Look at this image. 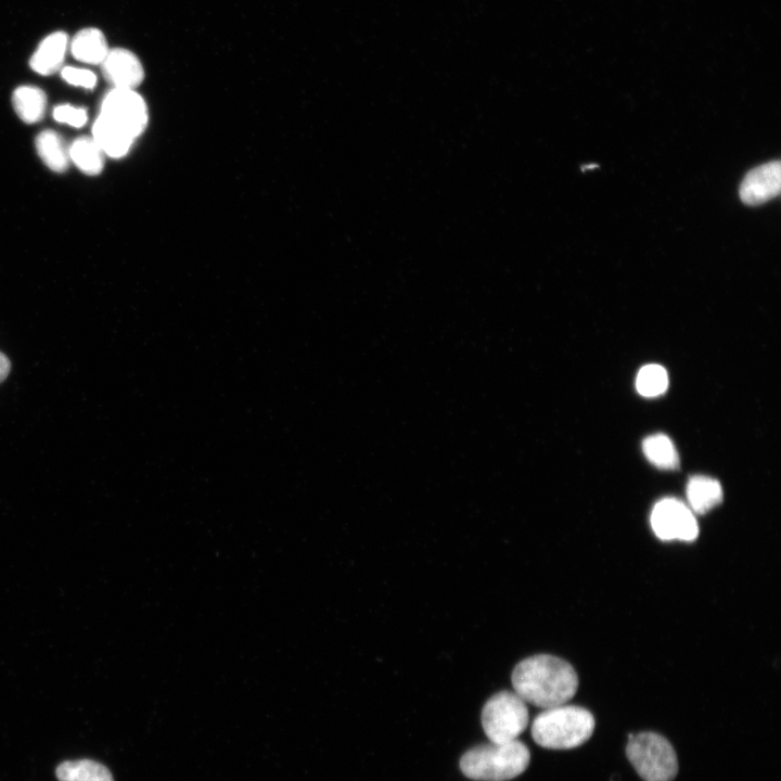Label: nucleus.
I'll use <instances>...</instances> for the list:
<instances>
[{"instance_id":"obj_19","label":"nucleus","mask_w":781,"mask_h":781,"mask_svg":"<svg viewBox=\"0 0 781 781\" xmlns=\"http://www.w3.org/2000/svg\"><path fill=\"white\" fill-rule=\"evenodd\" d=\"M637 390L645 397H656L665 393L668 387L667 371L660 364L642 367L636 379Z\"/></svg>"},{"instance_id":"obj_4","label":"nucleus","mask_w":781,"mask_h":781,"mask_svg":"<svg viewBox=\"0 0 781 781\" xmlns=\"http://www.w3.org/2000/svg\"><path fill=\"white\" fill-rule=\"evenodd\" d=\"M626 755L644 781H673L678 759L670 742L655 732L628 734Z\"/></svg>"},{"instance_id":"obj_18","label":"nucleus","mask_w":781,"mask_h":781,"mask_svg":"<svg viewBox=\"0 0 781 781\" xmlns=\"http://www.w3.org/2000/svg\"><path fill=\"white\" fill-rule=\"evenodd\" d=\"M642 450L648 460L660 469L675 470L679 466L676 447L664 434L648 436L642 443Z\"/></svg>"},{"instance_id":"obj_16","label":"nucleus","mask_w":781,"mask_h":781,"mask_svg":"<svg viewBox=\"0 0 781 781\" xmlns=\"http://www.w3.org/2000/svg\"><path fill=\"white\" fill-rule=\"evenodd\" d=\"M55 773L59 781H113L111 771L91 759L63 761Z\"/></svg>"},{"instance_id":"obj_7","label":"nucleus","mask_w":781,"mask_h":781,"mask_svg":"<svg viewBox=\"0 0 781 781\" xmlns=\"http://www.w3.org/2000/svg\"><path fill=\"white\" fill-rule=\"evenodd\" d=\"M654 534L662 540L693 541L699 525L693 511L676 498H663L655 503L650 516Z\"/></svg>"},{"instance_id":"obj_3","label":"nucleus","mask_w":781,"mask_h":781,"mask_svg":"<svg viewBox=\"0 0 781 781\" xmlns=\"http://www.w3.org/2000/svg\"><path fill=\"white\" fill-rule=\"evenodd\" d=\"M594 725V717L588 709L563 704L547 708L535 717L532 737L541 747L569 750L587 742Z\"/></svg>"},{"instance_id":"obj_10","label":"nucleus","mask_w":781,"mask_h":781,"mask_svg":"<svg viewBox=\"0 0 781 781\" xmlns=\"http://www.w3.org/2000/svg\"><path fill=\"white\" fill-rule=\"evenodd\" d=\"M68 44V36L64 31L48 35L29 60L31 69L44 76L57 72L64 62Z\"/></svg>"},{"instance_id":"obj_20","label":"nucleus","mask_w":781,"mask_h":781,"mask_svg":"<svg viewBox=\"0 0 781 781\" xmlns=\"http://www.w3.org/2000/svg\"><path fill=\"white\" fill-rule=\"evenodd\" d=\"M63 79L69 85L92 89L97 84V76L93 72L75 66H65L61 71Z\"/></svg>"},{"instance_id":"obj_15","label":"nucleus","mask_w":781,"mask_h":781,"mask_svg":"<svg viewBox=\"0 0 781 781\" xmlns=\"http://www.w3.org/2000/svg\"><path fill=\"white\" fill-rule=\"evenodd\" d=\"M12 104L18 117L27 123L39 121L46 112V93L35 86H21L12 94Z\"/></svg>"},{"instance_id":"obj_17","label":"nucleus","mask_w":781,"mask_h":781,"mask_svg":"<svg viewBox=\"0 0 781 781\" xmlns=\"http://www.w3.org/2000/svg\"><path fill=\"white\" fill-rule=\"evenodd\" d=\"M69 158L87 175H98L104 165V153L92 137H79L68 148Z\"/></svg>"},{"instance_id":"obj_13","label":"nucleus","mask_w":781,"mask_h":781,"mask_svg":"<svg viewBox=\"0 0 781 781\" xmlns=\"http://www.w3.org/2000/svg\"><path fill=\"white\" fill-rule=\"evenodd\" d=\"M92 138L110 157L118 158L126 155L135 139L106 120L101 115L95 119L92 127Z\"/></svg>"},{"instance_id":"obj_5","label":"nucleus","mask_w":781,"mask_h":781,"mask_svg":"<svg viewBox=\"0 0 781 781\" xmlns=\"http://www.w3.org/2000/svg\"><path fill=\"white\" fill-rule=\"evenodd\" d=\"M482 726L490 742L516 740L528 726L527 705L515 692L500 691L485 703Z\"/></svg>"},{"instance_id":"obj_8","label":"nucleus","mask_w":781,"mask_h":781,"mask_svg":"<svg viewBox=\"0 0 781 781\" xmlns=\"http://www.w3.org/2000/svg\"><path fill=\"white\" fill-rule=\"evenodd\" d=\"M781 188L780 162H769L748 171L743 178L739 195L750 206L761 205L776 197Z\"/></svg>"},{"instance_id":"obj_2","label":"nucleus","mask_w":781,"mask_h":781,"mask_svg":"<svg viewBox=\"0 0 781 781\" xmlns=\"http://www.w3.org/2000/svg\"><path fill=\"white\" fill-rule=\"evenodd\" d=\"M530 753L518 741L481 744L466 751L460 759L462 773L478 781H508L528 767Z\"/></svg>"},{"instance_id":"obj_23","label":"nucleus","mask_w":781,"mask_h":781,"mask_svg":"<svg viewBox=\"0 0 781 781\" xmlns=\"http://www.w3.org/2000/svg\"><path fill=\"white\" fill-rule=\"evenodd\" d=\"M597 166H598L597 164H588L587 166H584V167H582V170H585V169H591V168H594V167H597Z\"/></svg>"},{"instance_id":"obj_21","label":"nucleus","mask_w":781,"mask_h":781,"mask_svg":"<svg viewBox=\"0 0 781 781\" xmlns=\"http://www.w3.org/2000/svg\"><path fill=\"white\" fill-rule=\"evenodd\" d=\"M53 117L59 123L67 124L72 127H82L87 121V111L81 107L72 105H59L53 111Z\"/></svg>"},{"instance_id":"obj_1","label":"nucleus","mask_w":781,"mask_h":781,"mask_svg":"<svg viewBox=\"0 0 781 781\" xmlns=\"http://www.w3.org/2000/svg\"><path fill=\"white\" fill-rule=\"evenodd\" d=\"M511 681L514 692L525 703L543 709L567 703L578 688L573 666L549 654L521 661L512 671Z\"/></svg>"},{"instance_id":"obj_14","label":"nucleus","mask_w":781,"mask_h":781,"mask_svg":"<svg viewBox=\"0 0 781 781\" xmlns=\"http://www.w3.org/2000/svg\"><path fill=\"white\" fill-rule=\"evenodd\" d=\"M37 153L42 162L53 171L63 172L69 164V150L63 138L55 131L47 129L36 138Z\"/></svg>"},{"instance_id":"obj_9","label":"nucleus","mask_w":781,"mask_h":781,"mask_svg":"<svg viewBox=\"0 0 781 781\" xmlns=\"http://www.w3.org/2000/svg\"><path fill=\"white\" fill-rule=\"evenodd\" d=\"M100 65L104 78L113 88L135 89L144 78L139 57L124 48L110 49Z\"/></svg>"},{"instance_id":"obj_11","label":"nucleus","mask_w":781,"mask_h":781,"mask_svg":"<svg viewBox=\"0 0 781 781\" xmlns=\"http://www.w3.org/2000/svg\"><path fill=\"white\" fill-rule=\"evenodd\" d=\"M72 55L82 63L101 64L110 48L104 34L94 27L79 30L73 37L71 44Z\"/></svg>"},{"instance_id":"obj_22","label":"nucleus","mask_w":781,"mask_h":781,"mask_svg":"<svg viewBox=\"0 0 781 781\" xmlns=\"http://www.w3.org/2000/svg\"><path fill=\"white\" fill-rule=\"evenodd\" d=\"M10 368V360L4 354L0 353V383L8 376Z\"/></svg>"},{"instance_id":"obj_6","label":"nucleus","mask_w":781,"mask_h":781,"mask_svg":"<svg viewBox=\"0 0 781 781\" xmlns=\"http://www.w3.org/2000/svg\"><path fill=\"white\" fill-rule=\"evenodd\" d=\"M100 115L133 139L144 131L149 119L143 98L125 88H113L105 94Z\"/></svg>"},{"instance_id":"obj_12","label":"nucleus","mask_w":781,"mask_h":781,"mask_svg":"<svg viewBox=\"0 0 781 781\" xmlns=\"http://www.w3.org/2000/svg\"><path fill=\"white\" fill-rule=\"evenodd\" d=\"M687 499L689 508L695 513L703 514L722 501L720 483L712 477L695 475L687 485Z\"/></svg>"}]
</instances>
